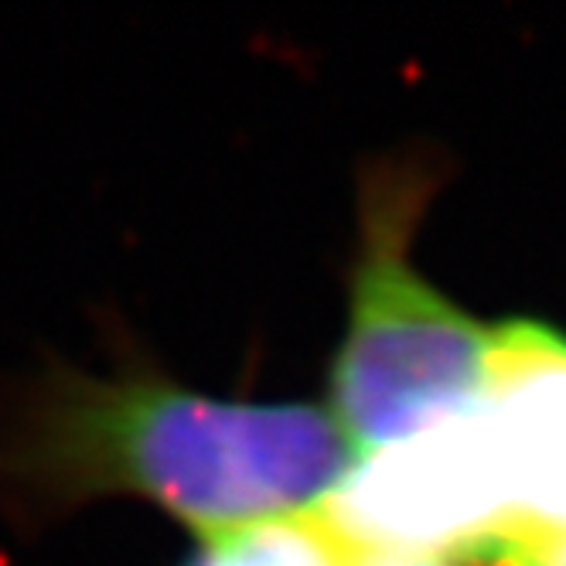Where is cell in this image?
Listing matches in <instances>:
<instances>
[{
	"label": "cell",
	"instance_id": "obj_1",
	"mask_svg": "<svg viewBox=\"0 0 566 566\" xmlns=\"http://www.w3.org/2000/svg\"><path fill=\"white\" fill-rule=\"evenodd\" d=\"M355 461L335 417L201 396L137 348L109 373L49 355L0 382V518L21 539L140 499L201 539L311 515Z\"/></svg>",
	"mask_w": 566,
	"mask_h": 566
},
{
	"label": "cell",
	"instance_id": "obj_2",
	"mask_svg": "<svg viewBox=\"0 0 566 566\" xmlns=\"http://www.w3.org/2000/svg\"><path fill=\"white\" fill-rule=\"evenodd\" d=\"M413 198L410 181L369 191L352 321L332 369V417L355 458L471 410L489 379L492 332L410 263Z\"/></svg>",
	"mask_w": 566,
	"mask_h": 566
},
{
	"label": "cell",
	"instance_id": "obj_3",
	"mask_svg": "<svg viewBox=\"0 0 566 566\" xmlns=\"http://www.w3.org/2000/svg\"><path fill=\"white\" fill-rule=\"evenodd\" d=\"M311 515L348 553L484 563L509 533V505L481 399L358 454Z\"/></svg>",
	"mask_w": 566,
	"mask_h": 566
},
{
	"label": "cell",
	"instance_id": "obj_4",
	"mask_svg": "<svg viewBox=\"0 0 566 566\" xmlns=\"http://www.w3.org/2000/svg\"><path fill=\"white\" fill-rule=\"evenodd\" d=\"M481 417L509 505L502 543L566 536V335L533 321L492 332Z\"/></svg>",
	"mask_w": 566,
	"mask_h": 566
},
{
	"label": "cell",
	"instance_id": "obj_5",
	"mask_svg": "<svg viewBox=\"0 0 566 566\" xmlns=\"http://www.w3.org/2000/svg\"><path fill=\"white\" fill-rule=\"evenodd\" d=\"M185 566H348V559L314 515H291L212 536Z\"/></svg>",
	"mask_w": 566,
	"mask_h": 566
},
{
	"label": "cell",
	"instance_id": "obj_6",
	"mask_svg": "<svg viewBox=\"0 0 566 566\" xmlns=\"http://www.w3.org/2000/svg\"><path fill=\"white\" fill-rule=\"evenodd\" d=\"M484 566H566V536L509 539L484 559Z\"/></svg>",
	"mask_w": 566,
	"mask_h": 566
},
{
	"label": "cell",
	"instance_id": "obj_7",
	"mask_svg": "<svg viewBox=\"0 0 566 566\" xmlns=\"http://www.w3.org/2000/svg\"><path fill=\"white\" fill-rule=\"evenodd\" d=\"M345 559L348 566H458L454 559H437V556H392V553H348V549Z\"/></svg>",
	"mask_w": 566,
	"mask_h": 566
}]
</instances>
